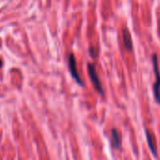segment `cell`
Returning a JSON list of instances; mask_svg holds the SVG:
<instances>
[{
  "mask_svg": "<svg viewBox=\"0 0 160 160\" xmlns=\"http://www.w3.org/2000/svg\"><path fill=\"white\" fill-rule=\"evenodd\" d=\"M122 39H123L124 48L128 51H132L133 43H132V40H131V35H130L129 31L125 28L122 30Z\"/></svg>",
  "mask_w": 160,
  "mask_h": 160,
  "instance_id": "cell-5",
  "label": "cell"
},
{
  "mask_svg": "<svg viewBox=\"0 0 160 160\" xmlns=\"http://www.w3.org/2000/svg\"><path fill=\"white\" fill-rule=\"evenodd\" d=\"M152 67L153 72L155 74V82L152 86V92H153V97L155 102L160 105V72H159V67H158V60H157V55L154 53L152 55Z\"/></svg>",
  "mask_w": 160,
  "mask_h": 160,
  "instance_id": "cell-1",
  "label": "cell"
},
{
  "mask_svg": "<svg viewBox=\"0 0 160 160\" xmlns=\"http://www.w3.org/2000/svg\"><path fill=\"white\" fill-rule=\"evenodd\" d=\"M69 69H70L71 74L72 75V77L78 82V84L82 85V81H81V79H80V76H79L77 69H76V62H75L73 55H71L70 58H69Z\"/></svg>",
  "mask_w": 160,
  "mask_h": 160,
  "instance_id": "cell-3",
  "label": "cell"
},
{
  "mask_svg": "<svg viewBox=\"0 0 160 160\" xmlns=\"http://www.w3.org/2000/svg\"><path fill=\"white\" fill-rule=\"evenodd\" d=\"M88 72H89V74H90V77H91V80H92L93 86L98 91V92L103 94L104 92H103V89H102V85H101V82H100L99 76H98V74L96 72V70H95L94 66L92 64H91V63L88 65Z\"/></svg>",
  "mask_w": 160,
  "mask_h": 160,
  "instance_id": "cell-2",
  "label": "cell"
},
{
  "mask_svg": "<svg viewBox=\"0 0 160 160\" xmlns=\"http://www.w3.org/2000/svg\"><path fill=\"white\" fill-rule=\"evenodd\" d=\"M1 63H2V62H1V61H0V66H1Z\"/></svg>",
  "mask_w": 160,
  "mask_h": 160,
  "instance_id": "cell-7",
  "label": "cell"
},
{
  "mask_svg": "<svg viewBox=\"0 0 160 160\" xmlns=\"http://www.w3.org/2000/svg\"><path fill=\"white\" fill-rule=\"evenodd\" d=\"M145 136H146V139H147V142H148V146L150 148V151L152 153V155L154 157H157V149H156V145H155V142L152 140V138L151 136V133L145 129Z\"/></svg>",
  "mask_w": 160,
  "mask_h": 160,
  "instance_id": "cell-4",
  "label": "cell"
},
{
  "mask_svg": "<svg viewBox=\"0 0 160 160\" xmlns=\"http://www.w3.org/2000/svg\"><path fill=\"white\" fill-rule=\"evenodd\" d=\"M110 135H111V144H112L113 148L117 149V150L120 149L122 142H121V138H120V135H119L118 131L116 129H112Z\"/></svg>",
  "mask_w": 160,
  "mask_h": 160,
  "instance_id": "cell-6",
  "label": "cell"
}]
</instances>
